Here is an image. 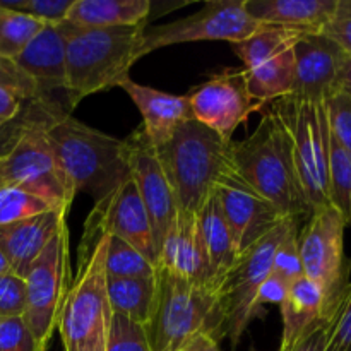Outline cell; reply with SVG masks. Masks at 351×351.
Segmentation results:
<instances>
[{
	"label": "cell",
	"instance_id": "d6a6232c",
	"mask_svg": "<svg viewBox=\"0 0 351 351\" xmlns=\"http://www.w3.org/2000/svg\"><path fill=\"white\" fill-rule=\"evenodd\" d=\"M106 351H151L144 326L113 314Z\"/></svg>",
	"mask_w": 351,
	"mask_h": 351
},
{
	"label": "cell",
	"instance_id": "9c48e42d",
	"mask_svg": "<svg viewBox=\"0 0 351 351\" xmlns=\"http://www.w3.org/2000/svg\"><path fill=\"white\" fill-rule=\"evenodd\" d=\"M345 228L346 225L339 213L328 206L312 213L298 230V252L304 276L322 288L328 312L338 308L350 287Z\"/></svg>",
	"mask_w": 351,
	"mask_h": 351
},
{
	"label": "cell",
	"instance_id": "2e32d148",
	"mask_svg": "<svg viewBox=\"0 0 351 351\" xmlns=\"http://www.w3.org/2000/svg\"><path fill=\"white\" fill-rule=\"evenodd\" d=\"M213 192L232 232L239 256L276 228L281 221L288 219L269 201L250 189L233 168L219 178Z\"/></svg>",
	"mask_w": 351,
	"mask_h": 351
},
{
	"label": "cell",
	"instance_id": "7dc6e473",
	"mask_svg": "<svg viewBox=\"0 0 351 351\" xmlns=\"http://www.w3.org/2000/svg\"><path fill=\"white\" fill-rule=\"evenodd\" d=\"M184 351H191V348H189V346H187V348H185Z\"/></svg>",
	"mask_w": 351,
	"mask_h": 351
},
{
	"label": "cell",
	"instance_id": "83f0119b",
	"mask_svg": "<svg viewBox=\"0 0 351 351\" xmlns=\"http://www.w3.org/2000/svg\"><path fill=\"white\" fill-rule=\"evenodd\" d=\"M47 24L0 5V57L14 60Z\"/></svg>",
	"mask_w": 351,
	"mask_h": 351
},
{
	"label": "cell",
	"instance_id": "603a6c76",
	"mask_svg": "<svg viewBox=\"0 0 351 351\" xmlns=\"http://www.w3.org/2000/svg\"><path fill=\"white\" fill-rule=\"evenodd\" d=\"M195 223H197L199 239H201L206 263H208L211 285L219 291L223 280L235 266L240 256L215 192L195 213Z\"/></svg>",
	"mask_w": 351,
	"mask_h": 351
},
{
	"label": "cell",
	"instance_id": "7c38bea8",
	"mask_svg": "<svg viewBox=\"0 0 351 351\" xmlns=\"http://www.w3.org/2000/svg\"><path fill=\"white\" fill-rule=\"evenodd\" d=\"M263 26L247 14L243 0H211L199 12L149 29L146 27L141 57L160 48L192 41L240 43Z\"/></svg>",
	"mask_w": 351,
	"mask_h": 351
},
{
	"label": "cell",
	"instance_id": "4dcf8cb0",
	"mask_svg": "<svg viewBox=\"0 0 351 351\" xmlns=\"http://www.w3.org/2000/svg\"><path fill=\"white\" fill-rule=\"evenodd\" d=\"M298 225L300 223H295L280 242L274 252L273 269H271L273 276L280 278L288 285H293L295 281L304 278V267H302L300 252H298V230H300Z\"/></svg>",
	"mask_w": 351,
	"mask_h": 351
},
{
	"label": "cell",
	"instance_id": "e575fe53",
	"mask_svg": "<svg viewBox=\"0 0 351 351\" xmlns=\"http://www.w3.org/2000/svg\"><path fill=\"white\" fill-rule=\"evenodd\" d=\"M0 351H41L24 315L0 319Z\"/></svg>",
	"mask_w": 351,
	"mask_h": 351
},
{
	"label": "cell",
	"instance_id": "3957f363",
	"mask_svg": "<svg viewBox=\"0 0 351 351\" xmlns=\"http://www.w3.org/2000/svg\"><path fill=\"white\" fill-rule=\"evenodd\" d=\"M232 168L285 218L302 221L312 215L298 180L287 130L271 108L263 110L259 125L247 139L233 141Z\"/></svg>",
	"mask_w": 351,
	"mask_h": 351
},
{
	"label": "cell",
	"instance_id": "484cf974",
	"mask_svg": "<svg viewBox=\"0 0 351 351\" xmlns=\"http://www.w3.org/2000/svg\"><path fill=\"white\" fill-rule=\"evenodd\" d=\"M106 295L113 314L146 326L156 297V278H113L106 274Z\"/></svg>",
	"mask_w": 351,
	"mask_h": 351
},
{
	"label": "cell",
	"instance_id": "cb8c5ba5",
	"mask_svg": "<svg viewBox=\"0 0 351 351\" xmlns=\"http://www.w3.org/2000/svg\"><path fill=\"white\" fill-rule=\"evenodd\" d=\"M280 308L283 319L280 351L290 350L322 315L331 314L326 311V297L322 288L305 276L290 285L288 297L285 298Z\"/></svg>",
	"mask_w": 351,
	"mask_h": 351
},
{
	"label": "cell",
	"instance_id": "60d3db41",
	"mask_svg": "<svg viewBox=\"0 0 351 351\" xmlns=\"http://www.w3.org/2000/svg\"><path fill=\"white\" fill-rule=\"evenodd\" d=\"M288 291H290V285L285 283L280 278L269 276L263 281L259 291L256 295V307L257 311L263 312L264 305H278L280 307L285 302V298L288 297Z\"/></svg>",
	"mask_w": 351,
	"mask_h": 351
},
{
	"label": "cell",
	"instance_id": "8fae6325",
	"mask_svg": "<svg viewBox=\"0 0 351 351\" xmlns=\"http://www.w3.org/2000/svg\"><path fill=\"white\" fill-rule=\"evenodd\" d=\"M71 274L69 230L67 223H64L24 276V319L33 331L41 351H47L51 336L57 331L62 304L72 283Z\"/></svg>",
	"mask_w": 351,
	"mask_h": 351
},
{
	"label": "cell",
	"instance_id": "277c9868",
	"mask_svg": "<svg viewBox=\"0 0 351 351\" xmlns=\"http://www.w3.org/2000/svg\"><path fill=\"white\" fill-rule=\"evenodd\" d=\"M151 351H184L199 336L225 338L219 293L158 267L156 297L144 326Z\"/></svg>",
	"mask_w": 351,
	"mask_h": 351
},
{
	"label": "cell",
	"instance_id": "ffe728a7",
	"mask_svg": "<svg viewBox=\"0 0 351 351\" xmlns=\"http://www.w3.org/2000/svg\"><path fill=\"white\" fill-rule=\"evenodd\" d=\"M67 215L65 211L50 209L23 221L0 226V250L14 274L26 276L31 264L43 252L60 226L67 223Z\"/></svg>",
	"mask_w": 351,
	"mask_h": 351
},
{
	"label": "cell",
	"instance_id": "d4e9b609",
	"mask_svg": "<svg viewBox=\"0 0 351 351\" xmlns=\"http://www.w3.org/2000/svg\"><path fill=\"white\" fill-rule=\"evenodd\" d=\"M149 0H74L67 21L82 27H132L147 24Z\"/></svg>",
	"mask_w": 351,
	"mask_h": 351
},
{
	"label": "cell",
	"instance_id": "836d02e7",
	"mask_svg": "<svg viewBox=\"0 0 351 351\" xmlns=\"http://www.w3.org/2000/svg\"><path fill=\"white\" fill-rule=\"evenodd\" d=\"M324 106L331 137L351 154V96L335 93Z\"/></svg>",
	"mask_w": 351,
	"mask_h": 351
},
{
	"label": "cell",
	"instance_id": "5bb4252c",
	"mask_svg": "<svg viewBox=\"0 0 351 351\" xmlns=\"http://www.w3.org/2000/svg\"><path fill=\"white\" fill-rule=\"evenodd\" d=\"M101 235L123 240L158 266L153 226L132 177L123 180L105 199L95 202V208L89 213L82 242H95Z\"/></svg>",
	"mask_w": 351,
	"mask_h": 351
},
{
	"label": "cell",
	"instance_id": "6da1fadb",
	"mask_svg": "<svg viewBox=\"0 0 351 351\" xmlns=\"http://www.w3.org/2000/svg\"><path fill=\"white\" fill-rule=\"evenodd\" d=\"M50 144V149L75 194L99 202L130 177L125 139H119L74 119L50 96L24 101Z\"/></svg>",
	"mask_w": 351,
	"mask_h": 351
},
{
	"label": "cell",
	"instance_id": "f35d334b",
	"mask_svg": "<svg viewBox=\"0 0 351 351\" xmlns=\"http://www.w3.org/2000/svg\"><path fill=\"white\" fill-rule=\"evenodd\" d=\"M322 34L336 41L339 48L351 57V0H339L338 10L331 23L322 29Z\"/></svg>",
	"mask_w": 351,
	"mask_h": 351
},
{
	"label": "cell",
	"instance_id": "ab89813d",
	"mask_svg": "<svg viewBox=\"0 0 351 351\" xmlns=\"http://www.w3.org/2000/svg\"><path fill=\"white\" fill-rule=\"evenodd\" d=\"M343 302V300H341ZM341 305V304H339ZM339 308V307H338ZM336 308L335 312L328 315H322L293 346H291L288 351H326L328 348V341H329V335H331V328L332 322H335L336 317Z\"/></svg>",
	"mask_w": 351,
	"mask_h": 351
},
{
	"label": "cell",
	"instance_id": "4fadbf2b",
	"mask_svg": "<svg viewBox=\"0 0 351 351\" xmlns=\"http://www.w3.org/2000/svg\"><path fill=\"white\" fill-rule=\"evenodd\" d=\"M192 119L225 141H233V134L256 112H263V103L252 98L247 86L243 67L225 69L213 74L187 95Z\"/></svg>",
	"mask_w": 351,
	"mask_h": 351
},
{
	"label": "cell",
	"instance_id": "f1b7e54d",
	"mask_svg": "<svg viewBox=\"0 0 351 351\" xmlns=\"http://www.w3.org/2000/svg\"><path fill=\"white\" fill-rule=\"evenodd\" d=\"M106 274L113 278H156L158 266L123 240L108 235Z\"/></svg>",
	"mask_w": 351,
	"mask_h": 351
},
{
	"label": "cell",
	"instance_id": "d590c367",
	"mask_svg": "<svg viewBox=\"0 0 351 351\" xmlns=\"http://www.w3.org/2000/svg\"><path fill=\"white\" fill-rule=\"evenodd\" d=\"M26 311V285L24 278L12 271L0 274V319L24 315Z\"/></svg>",
	"mask_w": 351,
	"mask_h": 351
},
{
	"label": "cell",
	"instance_id": "7402d4cb",
	"mask_svg": "<svg viewBox=\"0 0 351 351\" xmlns=\"http://www.w3.org/2000/svg\"><path fill=\"white\" fill-rule=\"evenodd\" d=\"M339 0H243L256 23L300 33H322L338 10Z\"/></svg>",
	"mask_w": 351,
	"mask_h": 351
},
{
	"label": "cell",
	"instance_id": "44dd1931",
	"mask_svg": "<svg viewBox=\"0 0 351 351\" xmlns=\"http://www.w3.org/2000/svg\"><path fill=\"white\" fill-rule=\"evenodd\" d=\"M14 62L33 79L41 96H50L51 91H65V38L58 24H47Z\"/></svg>",
	"mask_w": 351,
	"mask_h": 351
},
{
	"label": "cell",
	"instance_id": "f546056e",
	"mask_svg": "<svg viewBox=\"0 0 351 351\" xmlns=\"http://www.w3.org/2000/svg\"><path fill=\"white\" fill-rule=\"evenodd\" d=\"M50 209L53 208L48 202L23 189L0 187V226L23 221Z\"/></svg>",
	"mask_w": 351,
	"mask_h": 351
},
{
	"label": "cell",
	"instance_id": "d6986e66",
	"mask_svg": "<svg viewBox=\"0 0 351 351\" xmlns=\"http://www.w3.org/2000/svg\"><path fill=\"white\" fill-rule=\"evenodd\" d=\"M117 88L127 93L143 117V130L154 147L167 143L175 130L192 119L187 95L160 91L151 86L139 84L130 77L120 81Z\"/></svg>",
	"mask_w": 351,
	"mask_h": 351
},
{
	"label": "cell",
	"instance_id": "7a4b0ae2",
	"mask_svg": "<svg viewBox=\"0 0 351 351\" xmlns=\"http://www.w3.org/2000/svg\"><path fill=\"white\" fill-rule=\"evenodd\" d=\"M65 38V96L69 112L88 96L117 88L141 57L147 24L132 27H82L58 23Z\"/></svg>",
	"mask_w": 351,
	"mask_h": 351
},
{
	"label": "cell",
	"instance_id": "e0dca14e",
	"mask_svg": "<svg viewBox=\"0 0 351 351\" xmlns=\"http://www.w3.org/2000/svg\"><path fill=\"white\" fill-rule=\"evenodd\" d=\"M295 82L291 98L324 105L336 93L339 69L346 58L336 41L322 33H304L293 47Z\"/></svg>",
	"mask_w": 351,
	"mask_h": 351
},
{
	"label": "cell",
	"instance_id": "ba28073f",
	"mask_svg": "<svg viewBox=\"0 0 351 351\" xmlns=\"http://www.w3.org/2000/svg\"><path fill=\"white\" fill-rule=\"evenodd\" d=\"M290 139L293 163L312 213L329 206V123L326 106L291 96L271 103Z\"/></svg>",
	"mask_w": 351,
	"mask_h": 351
},
{
	"label": "cell",
	"instance_id": "f6af8a7d",
	"mask_svg": "<svg viewBox=\"0 0 351 351\" xmlns=\"http://www.w3.org/2000/svg\"><path fill=\"white\" fill-rule=\"evenodd\" d=\"M5 273H10V266H9V263H7L3 252L0 250V274H5Z\"/></svg>",
	"mask_w": 351,
	"mask_h": 351
},
{
	"label": "cell",
	"instance_id": "52a82bcc",
	"mask_svg": "<svg viewBox=\"0 0 351 351\" xmlns=\"http://www.w3.org/2000/svg\"><path fill=\"white\" fill-rule=\"evenodd\" d=\"M17 125L0 143V187H17L69 213L75 191L62 173L40 123L23 106Z\"/></svg>",
	"mask_w": 351,
	"mask_h": 351
},
{
	"label": "cell",
	"instance_id": "ac0fdd59",
	"mask_svg": "<svg viewBox=\"0 0 351 351\" xmlns=\"http://www.w3.org/2000/svg\"><path fill=\"white\" fill-rule=\"evenodd\" d=\"M158 267L178 278L216 290L209 278L208 263L197 233L194 213L180 211L171 221L161 243ZM218 291V290H216Z\"/></svg>",
	"mask_w": 351,
	"mask_h": 351
},
{
	"label": "cell",
	"instance_id": "8d00e7d4",
	"mask_svg": "<svg viewBox=\"0 0 351 351\" xmlns=\"http://www.w3.org/2000/svg\"><path fill=\"white\" fill-rule=\"evenodd\" d=\"M0 86L16 93L24 101H31V99H36L41 96L40 89L34 84L33 79L24 74L17 67L16 62L3 57H0Z\"/></svg>",
	"mask_w": 351,
	"mask_h": 351
},
{
	"label": "cell",
	"instance_id": "b9f144b4",
	"mask_svg": "<svg viewBox=\"0 0 351 351\" xmlns=\"http://www.w3.org/2000/svg\"><path fill=\"white\" fill-rule=\"evenodd\" d=\"M24 99L19 98L16 93L0 86V123L3 127L9 125L10 122L17 119L23 112Z\"/></svg>",
	"mask_w": 351,
	"mask_h": 351
},
{
	"label": "cell",
	"instance_id": "bcb514c9",
	"mask_svg": "<svg viewBox=\"0 0 351 351\" xmlns=\"http://www.w3.org/2000/svg\"><path fill=\"white\" fill-rule=\"evenodd\" d=\"M2 129H3V125H2V123H0V132H2Z\"/></svg>",
	"mask_w": 351,
	"mask_h": 351
},
{
	"label": "cell",
	"instance_id": "30bf717a",
	"mask_svg": "<svg viewBox=\"0 0 351 351\" xmlns=\"http://www.w3.org/2000/svg\"><path fill=\"white\" fill-rule=\"evenodd\" d=\"M300 223L297 219H285L266 237L240 254L235 266L230 269L219 287L223 317H225V338L239 345L250 322L261 314L256 307V295L261 285L273 269L274 252L291 226Z\"/></svg>",
	"mask_w": 351,
	"mask_h": 351
},
{
	"label": "cell",
	"instance_id": "74e56055",
	"mask_svg": "<svg viewBox=\"0 0 351 351\" xmlns=\"http://www.w3.org/2000/svg\"><path fill=\"white\" fill-rule=\"evenodd\" d=\"M326 351H351V283L336 312Z\"/></svg>",
	"mask_w": 351,
	"mask_h": 351
},
{
	"label": "cell",
	"instance_id": "8992f818",
	"mask_svg": "<svg viewBox=\"0 0 351 351\" xmlns=\"http://www.w3.org/2000/svg\"><path fill=\"white\" fill-rule=\"evenodd\" d=\"M106 245L108 235L79 245V271L57 322L64 351H106L113 319L106 295Z\"/></svg>",
	"mask_w": 351,
	"mask_h": 351
},
{
	"label": "cell",
	"instance_id": "7bdbcfd3",
	"mask_svg": "<svg viewBox=\"0 0 351 351\" xmlns=\"http://www.w3.org/2000/svg\"><path fill=\"white\" fill-rule=\"evenodd\" d=\"M336 93H343V95L351 96V57L346 55L343 60L341 69H339L338 82H336Z\"/></svg>",
	"mask_w": 351,
	"mask_h": 351
},
{
	"label": "cell",
	"instance_id": "4316f807",
	"mask_svg": "<svg viewBox=\"0 0 351 351\" xmlns=\"http://www.w3.org/2000/svg\"><path fill=\"white\" fill-rule=\"evenodd\" d=\"M331 134V132H329ZM329 206L351 225V154L329 137Z\"/></svg>",
	"mask_w": 351,
	"mask_h": 351
},
{
	"label": "cell",
	"instance_id": "9a60e30c",
	"mask_svg": "<svg viewBox=\"0 0 351 351\" xmlns=\"http://www.w3.org/2000/svg\"><path fill=\"white\" fill-rule=\"evenodd\" d=\"M127 154H129L130 177L136 182L143 204L153 226L154 242H156L158 256H160L161 243L170 228L171 221L177 216V201L173 191L168 182L161 161L158 158L156 147L151 144L143 127L134 130L125 139Z\"/></svg>",
	"mask_w": 351,
	"mask_h": 351
},
{
	"label": "cell",
	"instance_id": "5b68a950",
	"mask_svg": "<svg viewBox=\"0 0 351 351\" xmlns=\"http://www.w3.org/2000/svg\"><path fill=\"white\" fill-rule=\"evenodd\" d=\"M233 141H225L195 120L182 123L156 147L180 211L197 213L219 178L232 170Z\"/></svg>",
	"mask_w": 351,
	"mask_h": 351
},
{
	"label": "cell",
	"instance_id": "1f68e13d",
	"mask_svg": "<svg viewBox=\"0 0 351 351\" xmlns=\"http://www.w3.org/2000/svg\"><path fill=\"white\" fill-rule=\"evenodd\" d=\"M74 0H0V5L34 17L43 24H58L67 19Z\"/></svg>",
	"mask_w": 351,
	"mask_h": 351
},
{
	"label": "cell",
	"instance_id": "ee69618b",
	"mask_svg": "<svg viewBox=\"0 0 351 351\" xmlns=\"http://www.w3.org/2000/svg\"><path fill=\"white\" fill-rule=\"evenodd\" d=\"M189 348H191V351H219L218 341L208 335L199 336L197 339H194V341L189 345Z\"/></svg>",
	"mask_w": 351,
	"mask_h": 351
}]
</instances>
